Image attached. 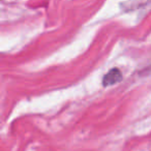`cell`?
Segmentation results:
<instances>
[{
  "instance_id": "obj_1",
  "label": "cell",
  "mask_w": 151,
  "mask_h": 151,
  "mask_svg": "<svg viewBox=\"0 0 151 151\" xmlns=\"http://www.w3.org/2000/svg\"><path fill=\"white\" fill-rule=\"evenodd\" d=\"M122 80V73L120 69L118 68H112L108 71L103 78V85L105 87L107 86H113V85L119 83Z\"/></svg>"
},
{
  "instance_id": "obj_2",
  "label": "cell",
  "mask_w": 151,
  "mask_h": 151,
  "mask_svg": "<svg viewBox=\"0 0 151 151\" xmlns=\"http://www.w3.org/2000/svg\"><path fill=\"white\" fill-rule=\"evenodd\" d=\"M150 4L151 2H149V1H126V2L120 3V6L125 12H128V11H136V9H143V7Z\"/></svg>"
}]
</instances>
